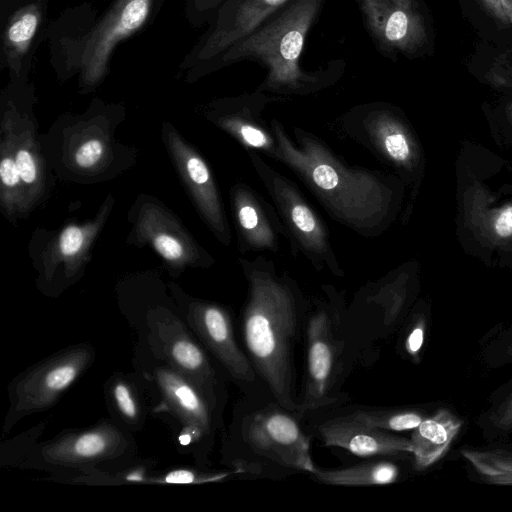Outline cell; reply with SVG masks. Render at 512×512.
I'll list each match as a JSON object with an SVG mask.
<instances>
[{
    "label": "cell",
    "mask_w": 512,
    "mask_h": 512,
    "mask_svg": "<svg viewBox=\"0 0 512 512\" xmlns=\"http://www.w3.org/2000/svg\"><path fill=\"white\" fill-rule=\"evenodd\" d=\"M376 50L396 62L413 59L430 45L428 17L420 0H354Z\"/></svg>",
    "instance_id": "277c9868"
},
{
    "label": "cell",
    "mask_w": 512,
    "mask_h": 512,
    "mask_svg": "<svg viewBox=\"0 0 512 512\" xmlns=\"http://www.w3.org/2000/svg\"><path fill=\"white\" fill-rule=\"evenodd\" d=\"M103 154V144L96 139L84 142L75 153V161L82 168L95 165Z\"/></svg>",
    "instance_id": "603a6c76"
},
{
    "label": "cell",
    "mask_w": 512,
    "mask_h": 512,
    "mask_svg": "<svg viewBox=\"0 0 512 512\" xmlns=\"http://www.w3.org/2000/svg\"><path fill=\"white\" fill-rule=\"evenodd\" d=\"M181 169L198 197L202 208L214 221L219 219L218 203L215 197L209 170L203 160L194 153L181 149Z\"/></svg>",
    "instance_id": "e0dca14e"
},
{
    "label": "cell",
    "mask_w": 512,
    "mask_h": 512,
    "mask_svg": "<svg viewBox=\"0 0 512 512\" xmlns=\"http://www.w3.org/2000/svg\"><path fill=\"white\" fill-rule=\"evenodd\" d=\"M190 323L205 345L235 378L252 382L254 372L233 335L228 314L214 305H197L190 313Z\"/></svg>",
    "instance_id": "30bf717a"
},
{
    "label": "cell",
    "mask_w": 512,
    "mask_h": 512,
    "mask_svg": "<svg viewBox=\"0 0 512 512\" xmlns=\"http://www.w3.org/2000/svg\"><path fill=\"white\" fill-rule=\"evenodd\" d=\"M347 416L365 426L386 431H404L414 429L423 420L421 415L415 412H396L385 410H359Z\"/></svg>",
    "instance_id": "ac0fdd59"
},
{
    "label": "cell",
    "mask_w": 512,
    "mask_h": 512,
    "mask_svg": "<svg viewBox=\"0 0 512 512\" xmlns=\"http://www.w3.org/2000/svg\"><path fill=\"white\" fill-rule=\"evenodd\" d=\"M240 134L244 141L253 147H264L267 145V138L263 132L251 125H242Z\"/></svg>",
    "instance_id": "f1b7e54d"
},
{
    "label": "cell",
    "mask_w": 512,
    "mask_h": 512,
    "mask_svg": "<svg viewBox=\"0 0 512 512\" xmlns=\"http://www.w3.org/2000/svg\"><path fill=\"white\" fill-rule=\"evenodd\" d=\"M325 2L290 0L208 65L200 78L242 61H254L267 71L258 91L307 94L334 83L346 67L343 60H331L311 72L303 70L300 63L305 40L319 19Z\"/></svg>",
    "instance_id": "6da1fadb"
},
{
    "label": "cell",
    "mask_w": 512,
    "mask_h": 512,
    "mask_svg": "<svg viewBox=\"0 0 512 512\" xmlns=\"http://www.w3.org/2000/svg\"><path fill=\"white\" fill-rule=\"evenodd\" d=\"M226 0H183L184 15L192 27L208 25Z\"/></svg>",
    "instance_id": "ffe728a7"
},
{
    "label": "cell",
    "mask_w": 512,
    "mask_h": 512,
    "mask_svg": "<svg viewBox=\"0 0 512 512\" xmlns=\"http://www.w3.org/2000/svg\"><path fill=\"white\" fill-rule=\"evenodd\" d=\"M238 217L241 226L248 231L256 229L259 224L257 211L249 204L240 207Z\"/></svg>",
    "instance_id": "f546056e"
},
{
    "label": "cell",
    "mask_w": 512,
    "mask_h": 512,
    "mask_svg": "<svg viewBox=\"0 0 512 512\" xmlns=\"http://www.w3.org/2000/svg\"><path fill=\"white\" fill-rule=\"evenodd\" d=\"M307 336V384L303 407L314 409L328 402L336 352L325 314L315 315L310 320Z\"/></svg>",
    "instance_id": "7c38bea8"
},
{
    "label": "cell",
    "mask_w": 512,
    "mask_h": 512,
    "mask_svg": "<svg viewBox=\"0 0 512 512\" xmlns=\"http://www.w3.org/2000/svg\"><path fill=\"white\" fill-rule=\"evenodd\" d=\"M252 449L280 465L314 473L310 442L297 422L277 410L253 415L246 430Z\"/></svg>",
    "instance_id": "ba28073f"
},
{
    "label": "cell",
    "mask_w": 512,
    "mask_h": 512,
    "mask_svg": "<svg viewBox=\"0 0 512 512\" xmlns=\"http://www.w3.org/2000/svg\"><path fill=\"white\" fill-rule=\"evenodd\" d=\"M51 0H0V69L27 82L35 54L47 41Z\"/></svg>",
    "instance_id": "8992f818"
},
{
    "label": "cell",
    "mask_w": 512,
    "mask_h": 512,
    "mask_svg": "<svg viewBox=\"0 0 512 512\" xmlns=\"http://www.w3.org/2000/svg\"><path fill=\"white\" fill-rule=\"evenodd\" d=\"M83 244V233L77 226H69L63 230L59 238V247L63 255L76 254Z\"/></svg>",
    "instance_id": "4316f807"
},
{
    "label": "cell",
    "mask_w": 512,
    "mask_h": 512,
    "mask_svg": "<svg viewBox=\"0 0 512 512\" xmlns=\"http://www.w3.org/2000/svg\"><path fill=\"white\" fill-rule=\"evenodd\" d=\"M92 351L77 346L39 363L17 379L11 390L14 419L49 408L91 361Z\"/></svg>",
    "instance_id": "52a82bcc"
},
{
    "label": "cell",
    "mask_w": 512,
    "mask_h": 512,
    "mask_svg": "<svg viewBox=\"0 0 512 512\" xmlns=\"http://www.w3.org/2000/svg\"><path fill=\"white\" fill-rule=\"evenodd\" d=\"M14 157L21 180L28 185L34 183L37 179V167L30 152L19 149Z\"/></svg>",
    "instance_id": "484cf974"
},
{
    "label": "cell",
    "mask_w": 512,
    "mask_h": 512,
    "mask_svg": "<svg viewBox=\"0 0 512 512\" xmlns=\"http://www.w3.org/2000/svg\"><path fill=\"white\" fill-rule=\"evenodd\" d=\"M113 404L123 419L131 424L137 423L141 416L140 405L133 389L122 380L116 381L111 388Z\"/></svg>",
    "instance_id": "d6986e66"
},
{
    "label": "cell",
    "mask_w": 512,
    "mask_h": 512,
    "mask_svg": "<svg viewBox=\"0 0 512 512\" xmlns=\"http://www.w3.org/2000/svg\"><path fill=\"white\" fill-rule=\"evenodd\" d=\"M496 232L503 237L512 234V206L504 209L495 222Z\"/></svg>",
    "instance_id": "4dcf8cb0"
},
{
    "label": "cell",
    "mask_w": 512,
    "mask_h": 512,
    "mask_svg": "<svg viewBox=\"0 0 512 512\" xmlns=\"http://www.w3.org/2000/svg\"><path fill=\"white\" fill-rule=\"evenodd\" d=\"M0 177L3 186L7 188H14L18 186L21 178L17 169L15 157L6 155L2 158L0 163Z\"/></svg>",
    "instance_id": "83f0119b"
},
{
    "label": "cell",
    "mask_w": 512,
    "mask_h": 512,
    "mask_svg": "<svg viewBox=\"0 0 512 512\" xmlns=\"http://www.w3.org/2000/svg\"><path fill=\"white\" fill-rule=\"evenodd\" d=\"M500 423L504 426H512V402L505 410Z\"/></svg>",
    "instance_id": "836d02e7"
},
{
    "label": "cell",
    "mask_w": 512,
    "mask_h": 512,
    "mask_svg": "<svg viewBox=\"0 0 512 512\" xmlns=\"http://www.w3.org/2000/svg\"><path fill=\"white\" fill-rule=\"evenodd\" d=\"M163 350L168 361L200 389L213 379V370L201 348L186 335L165 340Z\"/></svg>",
    "instance_id": "9a60e30c"
},
{
    "label": "cell",
    "mask_w": 512,
    "mask_h": 512,
    "mask_svg": "<svg viewBox=\"0 0 512 512\" xmlns=\"http://www.w3.org/2000/svg\"><path fill=\"white\" fill-rule=\"evenodd\" d=\"M319 432L326 446L343 448L361 457L412 451L410 440L365 426L348 416L324 423Z\"/></svg>",
    "instance_id": "8fae6325"
},
{
    "label": "cell",
    "mask_w": 512,
    "mask_h": 512,
    "mask_svg": "<svg viewBox=\"0 0 512 512\" xmlns=\"http://www.w3.org/2000/svg\"><path fill=\"white\" fill-rule=\"evenodd\" d=\"M486 12L499 23L512 26V0H479Z\"/></svg>",
    "instance_id": "cb8c5ba5"
},
{
    "label": "cell",
    "mask_w": 512,
    "mask_h": 512,
    "mask_svg": "<svg viewBox=\"0 0 512 512\" xmlns=\"http://www.w3.org/2000/svg\"><path fill=\"white\" fill-rule=\"evenodd\" d=\"M289 214L296 228L311 241L321 239V230L311 210L301 202L290 205Z\"/></svg>",
    "instance_id": "44dd1931"
},
{
    "label": "cell",
    "mask_w": 512,
    "mask_h": 512,
    "mask_svg": "<svg viewBox=\"0 0 512 512\" xmlns=\"http://www.w3.org/2000/svg\"><path fill=\"white\" fill-rule=\"evenodd\" d=\"M290 0H226L208 28L184 55L178 77L193 83L233 44L251 34Z\"/></svg>",
    "instance_id": "5b68a950"
},
{
    "label": "cell",
    "mask_w": 512,
    "mask_h": 512,
    "mask_svg": "<svg viewBox=\"0 0 512 512\" xmlns=\"http://www.w3.org/2000/svg\"><path fill=\"white\" fill-rule=\"evenodd\" d=\"M153 245L158 253L166 260L176 261L182 258L183 248L173 237L165 234L156 236Z\"/></svg>",
    "instance_id": "d4e9b609"
},
{
    "label": "cell",
    "mask_w": 512,
    "mask_h": 512,
    "mask_svg": "<svg viewBox=\"0 0 512 512\" xmlns=\"http://www.w3.org/2000/svg\"><path fill=\"white\" fill-rule=\"evenodd\" d=\"M126 445L127 441L117 427L102 424L61 436L44 446L41 455L54 465L93 464L119 455Z\"/></svg>",
    "instance_id": "9c48e42d"
},
{
    "label": "cell",
    "mask_w": 512,
    "mask_h": 512,
    "mask_svg": "<svg viewBox=\"0 0 512 512\" xmlns=\"http://www.w3.org/2000/svg\"><path fill=\"white\" fill-rule=\"evenodd\" d=\"M155 380L168 407L197 437L209 431L210 415L206 400L191 380L179 371L164 367L155 371Z\"/></svg>",
    "instance_id": "4fadbf2b"
},
{
    "label": "cell",
    "mask_w": 512,
    "mask_h": 512,
    "mask_svg": "<svg viewBox=\"0 0 512 512\" xmlns=\"http://www.w3.org/2000/svg\"><path fill=\"white\" fill-rule=\"evenodd\" d=\"M315 477L327 484L342 486L381 485L394 482L398 468L391 462H366L339 470H316Z\"/></svg>",
    "instance_id": "2e32d148"
},
{
    "label": "cell",
    "mask_w": 512,
    "mask_h": 512,
    "mask_svg": "<svg viewBox=\"0 0 512 512\" xmlns=\"http://www.w3.org/2000/svg\"><path fill=\"white\" fill-rule=\"evenodd\" d=\"M296 310L292 297L278 284L254 280L244 315L243 337L252 362L278 402L294 409L292 344Z\"/></svg>",
    "instance_id": "7a4b0ae2"
},
{
    "label": "cell",
    "mask_w": 512,
    "mask_h": 512,
    "mask_svg": "<svg viewBox=\"0 0 512 512\" xmlns=\"http://www.w3.org/2000/svg\"><path fill=\"white\" fill-rule=\"evenodd\" d=\"M423 343V328L422 326H417L410 333L407 342L406 348L411 354H415L419 351Z\"/></svg>",
    "instance_id": "1f68e13d"
},
{
    "label": "cell",
    "mask_w": 512,
    "mask_h": 512,
    "mask_svg": "<svg viewBox=\"0 0 512 512\" xmlns=\"http://www.w3.org/2000/svg\"><path fill=\"white\" fill-rule=\"evenodd\" d=\"M165 481L170 483H190L195 481V476L191 471L178 470L169 473Z\"/></svg>",
    "instance_id": "d6a6232c"
},
{
    "label": "cell",
    "mask_w": 512,
    "mask_h": 512,
    "mask_svg": "<svg viewBox=\"0 0 512 512\" xmlns=\"http://www.w3.org/2000/svg\"><path fill=\"white\" fill-rule=\"evenodd\" d=\"M381 132L383 144L388 154L397 161H404L410 152L404 135L397 131L384 130V128Z\"/></svg>",
    "instance_id": "7402d4cb"
},
{
    "label": "cell",
    "mask_w": 512,
    "mask_h": 512,
    "mask_svg": "<svg viewBox=\"0 0 512 512\" xmlns=\"http://www.w3.org/2000/svg\"><path fill=\"white\" fill-rule=\"evenodd\" d=\"M164 2L111 0L102 13L91 5L70 64V75H78L81 93L95 90L106 79L118 45L145 31L162 10Z\"/></svg>",
    "instance_id": "3957f363"
},
{
    "label": "cell",
    "mask_w": 512,
    "mask_h": 512,
    "mask_svg": "<svg viewBox=\"0 0 512 512\" xmlns=\"http://www.w3.org/2000/svg\"><path fill=\"white\" fill-rule=\"evenodd\" d=\"M461 422L450 412L439 410L413 429L412 451L417 468L422 469L437 461L448 449Z\"/></svg>",
    "instance_id": "5bb4252c"
}]
</instances>
